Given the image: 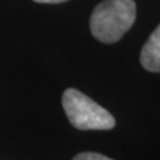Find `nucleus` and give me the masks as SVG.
<instances>
[{
  "mask_svg": "<svg viewBox=\"0 0 160 160\" xmlns=\"http://www.w3.org/2000/svg\"><path fill=\"white\" fill-rule=\"evenodd\" d=\"M136 19L133 0H104L91 15L89 27L95 39L112 44L122 39Z\"/></svg>",
  "mask_w": 160,
  "mask_h": 160,
  "instance_id": "obj_1",
  "label": "nucleus"
},
{
  "mask_svg": "<svg viewBox=\"0 0 160 160\" xmlns=\"http://www.w3.org/2000/svg\"><path fill=\"white\" fill-rule=\"evenodd\" d=\"M63 108L69 123L83 131H107L115 127V118L106 108L75 88H67L63 93Z\"/></svg>",
  "mask_w": 160,
  "mask_h": 160,
  "instance_id": "obj_2",
  "label": "nucleus"
},
{
  "mask_svg": "<svg viewBox=\"0 0 160 160\" xmlns=\"http://www.w3.org/2000/svg\"><path fill=\"white\" fill-rule=\"evenodd\" d=\"M140 63L149 72H160V24L144 44L140 53Z\"/></svg>",
  "mask_w": 160,
  "mask_h": 160,
  "instance_id": "obj_3",
  "label": "nucleus"
},
{
  "mask_svg": "<svg viewBox=\"0 0 160 160\" xmlns=\"http://www.w3.org/2000/svg\"><path fill=\"white\" fill-rule=\"evenodd\" d=\"M72 160H112V159L104 156L102 153H96V152H82L76 155Z\"/></svg>",
  "mask_w": 160,
  "mask_h": 160,
  "instance_id": "obj_4",
  "label": "nucleus"
},
{
  "mask_svg": "<svg viewBox=\"0 0 160 160\" xmlns=\"http://www.w3.org/2000/svg\"><path fill=\"white\" fill-rule=\"evenodd\" d=\"M36 3H43V4H59V3H64L68 0H33Z\"/></svg>",
  "mask_w": 160,
  "mask_h": 160,
  "instance_id": "obj_5",
  "label": "nucleus"
}]
</instances>
